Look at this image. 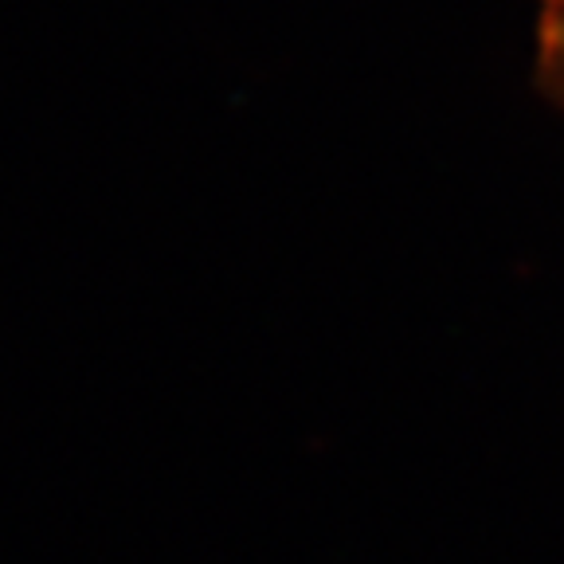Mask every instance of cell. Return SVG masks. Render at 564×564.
<instances>
[{"instance_id": "1", "label": "cell", "mask_w": 564, "mask_h": 564, "mask_svg": "<svg viewBox=\"0 0 564 564\" xmlns=\"http://www.w3.org/2000/svg\"><path fill=\"white\" fill-rule=\"evenodd\" d=\"M538 83L564 106V0H538Z\"/></svg>"}]
</instances>
